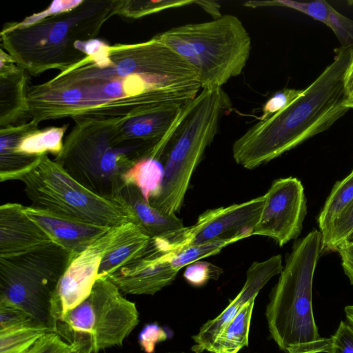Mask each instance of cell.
I'll return each instance as SVG.
<instances>
[{"instance_id":"obj_1","label":"cell","mask_w":353,"mask_h":353,"mask_svg":"<svg viewBox=\"0 0 353 353\" xmlns=\"http://www.w3.org/2000/svg\"><path fill=\"white\" fill-rule=\"evenodd\" d=\"M81 48L83 59L29 86L32 120L126 118L157 105L186 103L201 90L192 68L155 36L113 45L94 39L83 41Z\"/></svg>"},{"instance_id":"obj_2","label":"cell","mask_w":353,"mask_h":353,"mask_svg":"<svg viewBox=\"0 0 353 353\" xmlns=\"http://www.w3.org/2000/svg\"><path fill=\"white\" fill-rule=\"evenodd\" d=\"M353 47L341 46L333 61L283 110L259 121L232 145L236 163L252 170L329 128L348 110L344 74Z\"/></svg>"},{"instance_id":"obj_3","label":"cell","mask_w":353,"mask_h":353,"mask_svg":"<svg viewBox=\"0 0 353 353\" xmlns=\"http://www.w3.org/2000/svg\"><path fill=\"white\" fill-rule=\"evenodd\" d=\"M118 1H82L73 9L48 16L28 25L6 23L1 43L15 63L31 75L48 70L63 71L86 55L80 41L95 39L102 26L116 14Z\"/></svg>"},{"instance_id":"obj_4","label":"cell","mask_w":353,"mask_h":353,"mask_svg":"<svg viewBox=\"0 0 353 353\" xmlns=\"http://www.w3.org/2000/svg\"><path fill=\"white\" fill-rule=\"evenodd\" d=\"M321 242L317 230L295 241L270 296L265 312L269 332L285 353H328L330 348V338L321 337L318 332L312 308L313 278Z\"/></svg>"},{"instance_id":"obj_5","label":"cell","mask_w":353,"mask_h":353,"mask_svg":"<svg viewBox=\"0 0 353 353\" xmlns=\"http://www.w3.org/2000/svg\"><path fill=\"white\" fill-rule=\"evenodd\" d=\"M160 140H125L112 119L78 122L54 161L91 192L114 199L124 185L123 175L137 161L152 157Z\"/></svg>"},{"instance_id":"obj_6","label":"cell","mask_w":353,"mask_h":353,"mask_svg":"<svg viewBox=\"0 0 353 353\" xmlns=\"http://www.w3.org/2000/svg\"><path fill=\"white\" fill-rule=\"evenodd\" d=\"M155 37L192 68L201 90L221 88L240 75L252 49L248 32L232 14L174 27Z\"/></svg>"},{"instance_id":"obj_7","label":"cell","mask_w":353,"mask_h":353,"mask_svg":"<svg viewBox=\"0 0 353 353\" xmlns=\"http://www.w3.org/2000/svg\"><path fill=\"white\" fill-rule=\"evenodd\" d=\"M230 106L221 88L201 90L168 145L160 189L149 201L152 207L166 214L180 211L192 176L217 133L222 114Z\"/></svg>"},{"instance_id":"obj_8","label":"cell","mask_w":353,"mask_h":353,"mask_svg":"<svg viewBox=\"0 0 353 353\" xmlns=\"http://www.w3.org/2000/svg\"><path fill=\"white\" fill-rule=\"evenodd\" d=\"M73 257L56 243L0 257V303L20 308L38 324L58 333V287Z\"/></svg>"},{"instance_id":"obj_9","label":"cell","mask_w":353,"mask_h":353,"mask_svg":"<svg viewBox=\"0 0 353 353\" xmlns=\"http://www.w3.org/2000/svg\"><path fill=\"white\" fill-rule=\"evenodd\" d=\"M19 181L34 208L108 228L135 223L133 213L121 197L108 199L91 192L48 154Z\"/></svg>"},{"instance_id":"obj_10","label":"cell","mask_w":353,"mask_h":353,"mask_svg":"<svg viewBox=\"0 0 353 353\" xmlns=\"http://www.w3.org/2000/svg\"><path fill=\"white\" fill-rule=\"evenodd\" d=\"M139 322L135 303L125 298L107 276L98 278L90 295L58 323L68 343L89 345L92 353L118 346Z\"/></svg>"},{"instance_id":"obj_11","label":"cell","mask_w":353,"mask_h":353,"mask_svg":"<svg viewBox=\"0 0 353 353\" xmlns=\"http://www.w3.org/2000/svg\"><path fill=\"white\" fill-rule=\"evenodd\" d=\"M264 194L249 201L210 209L201 214L193 225L167 238H156L157 246L163 252L211 241L253 235L264 203Z\"/></svg>"},{"instance_id":"obj_12","label":"cell","mask_w":353,"mask_h":353,"mask_svg":"<svg viewBox=\"0 0 353 353\" xmlns=\"http://www.w3.org/2000/svg\"><path fill=\"white\" fill-rule=\"evenodd\" d=\"M264 196L253 235L272 239L282 247L302 231L307 213L303 185L296 177L280 178L272 183Z\"/></svg>"},{"instance_id":"obj_13","label":"cell","mask_w":353,"mask_h":353,"mask_svg":"<svg viewBox=\"0 0 353 353\" xmlns=\"http://www.w3.org/2000/svg\"><path fill=\"white\" fill-rule=\"evenodd\" d=\"M124 224L111 228L72 258L58 287L61 319L90 295L98 279L103 257L122 232Z\"/></svg>"},{"instance_id":"obj_14","label":"cell","mask_w":353,"mask_h":353,"mask_svg":"<svg viewBox=\"0 0 353 353\" xmlns=\"http://www.w3.org/2000/svg\"><path fill=\"white\" fill-rule=\"evenodd\" d=\"M283 268L282 256L277 254L263 261H254L246 272L245 283L236 296L230 300L229 305L213 319L208 321L199 332L192 336L194 353L210 352L216 339L224 328L234 319L241 308L250 301L255 299L260 290Z\"/></svg>"},{"instance_id":"obj_15","label":"cell","mask_w":353,"mask_h":353,"mask_svg":"<svg viewBox=\"0 0 353 353\" xmlns=\"http://www.w3.org/2000/svg\"><path fill=\"white\" fill-rule=\"evenodd\" d=\"M178 272L151 239L139 256L107 277L125 294L153 295L172 283Z\"/></svg>"},{"instance_id":"obj_16","label":"cell","mask_w":353,"mask_h":353,"mask_svg":"<svg viewBox=\"0 0 353 353\" xmlns=\"http://www.w3.org/2000/svg\"><path fill=\"white\" fill-rule=\"evenodd\" d=\"M54 243L52 237L24 212V205L0 206V257H10Z\"/></svg>"},{"instance_id":"obj_17","label":"cell","mask_w":353,"mask_h":353,"mask_svg":"<svg viewBox=\"0 0 353 353\" xmlns=\"http://www.w3.org/2000/svg\"><path fill=\"white\" fill-rule=\"evenodd\" d=\"M26 214L52 237L54 242L77 256L111 228L72 219L49 211L24 206Z\"/></svg>"},{"instance_id":"obj_18","label":"cell","mask_w":353,"mask_h":353,"mask_svg":"<svg viewBox=\"0 0 353 353\" xmlns=\"http://www.w3.org/2000/svg\"><path fill=\"white\" fill-rule=\"evenodd\" d=\"M0 128L16 125L29 115L27 104L28 72L0 49Z\"/></svg>"},{"instance_id":"obj_19","label":"cell","mask_w":353,"mask_h":353,"mask_svg":"<svg viewBox=\"0 0 353 353\" xmlns=\"http://www.w3.org/2000/svg\"><path fill=\"white\" fill-rule=\"evenodd\" d=\"M118 196L128 205L135 224L151 239L167 238L185 228L176 214H166L152 207L133 185H125Z\"/></svg>"},{"instance_id":"obj_20","label":"cell","mask_w":353,"mask_h":353,"mask_svg":"<svg viewBox=\"0 0 353 353\" xmlns=\"http://www.w3.org/2000/svg\"><path fill=\"white\" fill-rule=\"evenodd\" d=\"M250 8L284 7L302 12L329 27L344 47H353V20L341 14L324 0L299 2L292 0L250 1L243 4Z\"/></svg>"},{"instance_id":"obj_21","label":"cell","mask_w":353,"mask_h":353,"mask_svg":"<svg viewBox=\"0 0 353 353\" xmlns=\"http://www.w3.org/2000/svg\"><path fill=\"white\" fill-rule=\"evenodd\" d=\"M151 238L135 223H125L122 232L103 256L98 278L108 276L139 256L145 250Z\"/></svg>"},{"instance_id":"obj_22","label":"cell","mask_w":353,"mask_h":353,"mask_svg":"<svg viewBox=\"0 0 353 353\" xmlns=\"http://www.w3.org/2000/svg\"><path fill=\"white\" fill-rule=\"evenodd\" d=\"M255 299L247 303L216 339L210 353H238L248 346V338Z\"/></svg>"},{"instance_id":"obj_23","label":"cell","mask_w":353,"mask_h":353,"mask_svg":"<svg viewBox=\"0 0 353 353\" xmlns=\"http://www.w3.org/2000/svg\"><path fill=\"white\" fill-rule=\"evenodd\" d=\"M163 176V165L158 159L148 157L134 163L122 176L125 185L137 187L149 202L159 192Z\"/></svg>"},{"instance_id":"obj_24","label":"cell","mask_w":353,"mask_h":353,"mask_svg":"<svg viewBox=\"0 0 353 353\" xmlns=\"http://www.w3.org/2000/svg\"><path fill=\"white\" fill-rule=\"evenodd\" d=\"M353 201V170L336 182L317 218L320 232H324Z\"/></svg>"},{"instance_id":"obj_25","label":"cell","mask_w":353,"mask_h":353,"mask_svg":"<svg viewBox=\"0 0 353 353\" xmlns=\"http://www.w3.org/2000/svg\"><path fill=\"white\" fill-rule=\"evenodd\" d=\"M52 332V329L37 323L0 332V353H26L43 336Z\"/></svg>"},{"instance_id":"obj_26","label":"cell","mask_w":353,"mask_h":353,"mask_svg":"<svg viewBox=\"0 0 353 353\" xmlns=\"http://www.w3.org/2000/svg\"><path fill=\"white\" fill-rule=\"evenodd\" d=\"M321 234V253L337 251L353 242V201Z\"/></svg>"},{"instance_id":"obj_27","label":"cell","mask_w":353,"mask_h":353,"mask_svg":"<svg viewBox=\"0 0 353 353\" xmlns=\"http://www.w3.org/2000/svg\"><path fill=\"white\" fill-rule=\"evenodd\" d=\"M244 239L236 237L230 239L219 240L203 244L191 245L176 252H164L172 268L179 271L189 264L203 258L214 255L221 252L225 247Z\"/></svg>"},{"instance_id":"obj_28","label":"cell","mask_w":353,"mask_h":353,"mask_svg":"<svg viewBox=\"0 0 353 353\" xmlns=\"http://www.w3.org/2000/svg\"><path fill=\"white\" fill-rule=\"evenodd\" d=\"M194 0H119L116 14L128 19H138L165 10L177 8L196 3Z\"/></svg>"},{"instance_id":"obj_29","label":"cell","mask_w":353,"mask_h":353,"mask_svg":"<svg viewBox=\"0 0 353 353\" xmlns=\"http://www.w3.org/2000/svg\"><path fill=\"white\" fill-rule=\"evenodd\" d=\"M223 272L220 267L210 262L199 260L186 266L183 277L191 285L201 287L210 280H217Z\"/></svg>"},{"instance_id":"obj_30","label":"cell","mask_w":353,"mask_h":353,"mask_svg":"<svg viewBox=\"0 0 353 353\" xmlns=\"http://www.w3.org/2000/svg\"><path fill=\"white\" fill-rule=\"evenodd\" d=\"M83 347L81 343L77 341L65 342L58 333L52 332L43 336L26 353H67Z\"/></svg>"},{"instance_id":"obj_31","label":"cell","mask_w":353,"mask_h":353,"mask_svg":"<svg viewBox=\"0 0 353 353\" xmlns=\"http://www.w3.org/2000/svg\"><path fill=\"white\" fill-rule=\"evenodd\" d=\"M303 92V90L294 88H284L275 92L263 104L262 114L259 117V121L265 120L283 110L301 96Z\"/></svg>"},{"instance_id":"obj_32","label":"cell","mask_w":353,"mask_h":353,"mask_svg":"<svg viewBox=\"0 0 353 353\" xmlns=\"http://www.w3.org/2000/svg\"><path fill=\"white\" fill-rule=\"evenodd\" d=\"M34 323L38 324L28 314L20 308L11 305L0 303V332Z\"/></svg>"},{"instance_id":"obj_33","label":"cell","mask_w":353,"mask_h":353,"mask_svg":"<svg viewBox=\"0 0 353 353\" xmlns=\"http://www.w3.org/2000/svg\"><path fill=\"white\" fill-rule=\"evenodd\" d=\"M330 340L328 353H353V325L341 321Z\"/></svg>"},{"instance_id":"obj_34","label":"cell","mask_w":353,"mask_h":353,"mask_svg":"<svg viewBox=\"0 0 353 353\" xmlns=\"http://www.w3.org/2000/svg\"><path fill=\"white\" fill-rule=\"evenodd\" d=\"M168 338L167 333L157 323L144 326L139 335V343L145 353H154L156 345Z\"/></svg>"},{"instance_id":"obj_35","label":"cell","mask_w":353,"mask_h":353,"mask_svg":"<svg viewBox=\"0 0 353 353\" xmlns=\"http://www.w3.org/2000/svg\"><path fill=\"white\" fill-rule=\"evenodd\" d=\"M81 0H58L54 1L46 9L39 12L34 13L26 18L23 21L18 22L19 25L25 26L40 20L48 16L54 14L68 11L71 9L78 6Z\"/></svg>"},{"instance_id":"obj_36","label":"cell","mask_w":353,"mask_h":353,"mask_svg":"<svg viewBox=\"0 0 353 353\" xmlns=\"http://www.w3.org/2000/svg\"><path fill=\"white\" fill-rule=\"evenodd\" d=\"M344 88L347 96L346 101L353 99V48L344 74Z\"/></svg>"},{"instance_id":"obj_37","label":"cell","mask_w":353,"mask_h":353,"mask_svg":"<svg viewBox=\"0 0 353 353\" xmlns=\"http://www.w3.org/2000/svg\"><path fill=\"white\" fill-rule=\"evenodd\" d=\"M337 252L339 253L341 260H353V242L343 245Z\"/></svg>"},{"instance_id":"obj_38","label":"cell","mask_w":353,"mask_h":353,"mask_svg":"<svg viewBox=\"0 0 353 353\" xmlns=\"http://www.w3.org/2000/svg\"><path fill=\"white\" fill-rule=\"evenodd\" d=\"M341 261L343 271L348 277L350 283L353 285V260L343 259Z\"/></svg>"},{"instance_id":"obj_39","label":"cell","mask_w":353,"mask_h":353,"mask_svg":"<svg viewBox=\"0 0 353 353\" xmlns=\"http://www.w3.org/2000/svg\"><path fill=\"white\" fill-rule=\"evenodd\" d=\"M345 314L347 322L353 325V305L345 307Z\"/></svg>"},{"instance_id":"obj_40","label":"cell","mask_w":353,"mask_h":353,"mask_svg":"<svg viewBox=\"0 0 353 353\" xmlns=\"http://www.w3.org/2000/svg\"><path fill=\"white\" fill-rule=\"evenodd\" d=\"M80 353H92V348L90 347L89 345H85L82 347Z\"/></svg>"},{"instance_id":"obj_41","label":"cell","mask_w":353,"mask_h":353,"mask_svg":"<svg viewBox=\"0 0 353 353\" xmlns=\"http://www.w3.org/2000/svg\"><path fill=\"white\" fill-rule=\"evenodd\" d=\"M345 105L349 108H353V99L346 101Z\"/></svg>"},{"instance_id":"obj_42","label":"cell","mask_w":353,"mask_h":353,"mask_svg":"<svg viewBox=\"0 0 353 353\" xmlns=\"http://www.w3.org/2000/svg\"><path fill=\"white\" fill-rule=\"evenodd\" d=\"M347 3L350 4V5H353V0H350V1H348Z\"/></svg>"},{"instance_id":"obj_43","label":"cell","mask_w":353,"mask_h":353,"mask_svg":"<svg viewBox=\"0 0 353 353\" xmlns=\"http://www.w3.org/2000/svg\"><path fill=\"white\" fill-rule=\"evenodd\" d=\"M167 353H184V352H167Z\"/></svg>"}]
</instances>
